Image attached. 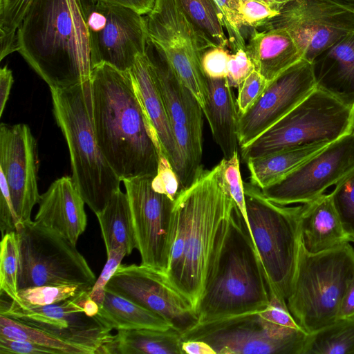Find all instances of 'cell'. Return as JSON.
Listing matches in <instances>:
<instances>
[{
	"label": "cell",
	"mask_w": 354,
	"mask_h": 354,
	"mask_svg": "<svg viewBox=\"0 0 354 354\" xmlns=\"http://www.w3.org/2000/svg\"><path fill=\"white\" fill-rule=\"evenodd\" d=\"M223 158L176 196L172 209L169 281L194 308L203 292L221 230L235 203L225 185Z\"/></svg>",
	"instance_id": "cell-1"
},
{
	"label": "cell",
	"mask_w": 354,
	"mask_h": 354,
	"mask_svg": "<svg viewBox=\"0 0 354 354\" xmlns=\"http://www.w3.org/2000/svg\"><path fill=\"white\" fill-rule=\"evenodd\" d=\"M93 121L97 143L122 180L156 176L161 150L131 74L107 64L92 68Z\"/></svg>",
	"instance_id": "cell-2"
},
{
	"label": "cell",
	"mask_w": 354,
	"mask_h": 354,
	"mask_svg": "<svg viewBox=\"0 0 354 354\" xmlns=\"http://www.w3.org/2000/svg\"><path fill=\"white\" fill-rule=\"evenodd\" d=\"M96 0H33L17 30L18 52L50 89L91 77L88 21Z\"/></svg>",
	"instance_id": "cell-3"
},
{
	"label": "cell",
	"mask_w": 354,
	"mask_h": 354,
	"mask_svg": "<svg viewBox=\"0 0 354 354\" xmlns=\"http://www.w3.org/2000/svg\"><path fill=\"white\" fill-rule=\"evenodd\" d=\"M269 303L266 273L235 205L218 239L196 306L199 322L259 312Z\"/></svg>",
	"instance_id": "cell-4"
},
{
	"label": "cell",
	"mask_w": 354,
	"mask_h": 354,
	"mask_svg": "<svg viewBox=\"0 0 354 354\" xmlns=\"http://www.w3.org/2000/svg\"><path fill=\"white\" fill-rule=\"evenodd\" d=\"M50 90L53 114L69 151L72 179L85 203L97 214L120 189L122 180L97 141L90 79L68 88Z\"/></svg>",
	"instance_id": "cell-5"
},
{
	"label": "cell",
	"mask_w": 354,
	"mask_h": 354,
	"mask_svg": "<svg viewBox=\"0 0 354 354\" xmlns=\"http://www.w3.org/2000/svg\"><path fill=\"white\" fill-rule=\"evenodd\" d=\"M348 243L311 253L300 241L294 283L286 304L296 322L308 334L338 319L342 298L354 279V249Z\"/></svg>",
	"instance_id": "cell-6"
},
{
	"label": "cell",
	"mask_w": 354,
	"mask_h": 354,
	"mask_svg": "<svg viewBox=\"0 0 354 354\" xmlns=\"http://www.w3.org/2000/svg\"><path fill=\"white\" fill-rule=\"evenodd\" d=\"M249 233L268 281L269 292L286 304L294 283L299 247L301 205L276 204L261 189L244 183Z\"/></svg>",
	"instance_id": "cell-7"
},
{
	"label": "cell",
	"mask_w": 354,
	"mask_h": 354,
	"mask_svg": "<svg viewBox=\"0 0 354 354\" xmlns=\"http://www.w3.org/2000/svg\"><path fill=\"white\" fill-rule=\"evenodd\" d=\"M354 131V106L315 88L273 126L241 148L251 158L319 143L330 144Z\"/></svg>",
	"instance_id": "cell-8"
},
{
	"label": "cell",
	"mask_w": 354,
	"mask_h": 354,
	"mask_svg": "<svg viewBox=\"0 0 354 354\" xmlns=\"http://www.w3.org/2000/svg\"><path fill=\"white\" fill-rule=\"evenodd\" d=\"M18 288L59 284L93 286L96 279L76 245L57 231L32 220L16 227Z\"/></svg>",
	"instance_id": "cell-9"
},
{
	"label": "cell",
	"mask_w": 354,
	"mask_h": 354,
	"mask_svg": "<svg viewBox=\"0 0 354 354\" xmlns=\"http://www.w3.org/2000/svg\"><path fill=\"white\" fill-rule=\"evenodd\" d=\"M145 19L149 41L203 111L208 88L201 59L213 46L196 30L176 0H155Z\"/></svg>",
	"instance_id": "cell-10"
},
{
	"label": "cell",
	"mask_w": 354,
	"mask_h": 354,
	"mask_svg": "<svg viewBox=\"0 0 354 354\" xmlns=\"http://www.w3.org/2000/svg\"><path fill=\"white\" fill-rule=\"evenodd\" d=\"M308 334L273 323L259 311L198 322L181 339L204 341L216 354H303Z\"/></svg>",
	"instance_id": "cell-11"
},
{
	"label": "cell",
	"mask_w": 354,
	"mask_h": 354,
	"mask_svg": "<svg viewBox=\"0 0 354 354\" xmlns=\"http://www.w3.org/2000/svg\"><path fill=\"white\" fill-rule=\"evenodd\" d=\"M269 29L287 31L302 58L311 63L354 31V13L330 0H294L258 30Z\"/></svg>",
	"instance_id": "cell-12"
},
{
	"label": "cell",
	"mask_w": 354,
	"mask_h": 354,
	"mask_svg": "<svg viewBox=\"0 0 354 354\" xmlns=\"http://www.w3.org/2000/svg\"><path fill=\"white\" fill-rule=\"evenodd\" d=\"M90 290L59 303L42 306H21L1 299L0 315L42 330L75 345L86 354H100L112 337L110 328L85 311Z\"/></svg>",
	"instance_id": "cell-13"
},
{
	"label": "cell",
	"mask_w": 354,
	"mask_h": 354,
	"mask_svg": "<svg viewBox=\"0 0 354 354\" xmlns=\"http://www.w3.org/2000/svg\"><path fill=\"white\" fill-rule=\"evenodd\" d=\"M88 26L92 68L104 63L129 71L136 57L146 52L148 35L145 15L132 8L96 0Z\"/></svg>",
	"instance_id": "cell-14"
},
{
	"label": "cell",
	"mask_w": 354,
	"mask_h": 354,
	"mask_svg": "<svg viewBox=\"0 0 354 354\" xmlns=\"http://www.w3.org/2000/svg\"><path fill=\"white\" fill-rule=\"evenodd\" d=\"M353 169L354 131L330 143L261 192L276 204H304L324 194Z\"/></svg>",
	"instance_id": "cell-15"
},
{
	"label": "cell",
	"mask_w": 354,
	"mask_h": 354,
	"mask_svg": "<svg viewBox=\"0 0 354 354\" xmlns=\"http://www.w3.org/2000/svg\"><path fill=\"white\" fill-rule=\"evenodd\" d=\"M105 289L160 315L181 334L199 322L192 302L152 267L120 264Z\"/></svg>",
	"instance_id": "cell-16"
},
{
	"label": "cell",
	"mask_w": 354,
	"mask_h": 354,
	"mask_svg": "<svg viewBox=\"0 0 354 354\" xmlns=\"http://www.w3.org/2000/svg\"><path fill=\"white\" fill-rule=\"evenodd\" d=\"M154 176L122 180L131 208L141 264L166 272L171 248L174 201L152 186Z\"/></svg>",
	"instance_id": "cell-17"
},
{
	"label": "cell",
	"mask_w": 354,
	"mask_h": 354,
	"mask_svg": "<svg viewBox=\"0 0 354 354\" xmlns=\"http://www.w3.org/2000/svg\"><path fill=\"white\" fill-rule=\"evenodd\" d=\"M315 88L312 64L304 59L271 82L254 105L239 115L241 149L283 118Z\"/></svg>",
	"instance_id": "cell-18"
},
{
	"label": "cell",
	"mask_w": 354,
	"mask_h": 354,
	"mask_svg": "<svg viewBox=\"0 0 354 354\" xmlns=\"http://www.w3.org/2000/svg\"><path fill=\"white\" fill-rule=\"evenodd\" d=\"M0 173L7 182L19 223L31 220L39 201L36 140L25 124L0 125Z\"/></svg>",
	"instance_id": "cell-19"
},
{
	"label": "cell",
	"mask_w": 354,
	"mask_h": 354,
	"mask_svg": "<svg viewBox=\"0 0 354 354\" xmlns=\"http://www.w3.org/2000/svg\"><path fill=\"white\" fill-rule=\"evenodd\" d=\"M35 221L52 228L77 244L87 225L85 202L72 177L63 176L40 196Z\"/></svg>",
	"instance_id": "cell-20"
},
{
	"label": "cell",
	"mask_w": 354,
	"mask_h": 354,
	"mask_svg": "<svg viewBox=\"0 0 354 354\" xmlns=\"http://www.w3.org/2000/svg\"><path fill=\"white\" fill-rule=\"evenodd\" d=\"M136 93L160 150L177 174L180 161L167 113L155 79L153 64L146 52L136 57L129 70Z\"/></svg>",
	"instance_id": "cell-21"
},
{
	"label": "cell",
	"mask_w": 354,
	"mask_h": 354,
	"mask_svg": "<svg viewBox=\"0 0 354 354\" xmlns=\"http://www.w3.org/2000/svg\"><path fill=\"white\" fill-rule=\"evenodd\" d=\"M311 64L316 88L354 106V31L319 54Z\"/></svg>",
	"instance_id": "cell-22"
},
{
	"label": "cell",
	"mask_w": 354,
	"mask_h": 354,
	"mask_svg": "<svg viewBox=\"0 0 354 354\" xmlns=\"http://www.w3.org/2000/svg\"><path fill=\"white\" fill-rule=\"evenodd\" d=\"M300 236L304 248L311 253L349 242L330 193L301 204Z\"/></svg>",
	"instance_id": "cell-23"
},
{
	"label": "cell",
	"mask_w": 354,
	"mask_h": 354,
	"mask_svg": "<svg viewBox=\"0 0 354 354\" xmlns=\"http://www.w3.org/2000/svg\"><path fill=\"white\" fill-rule=\"evenodd\" d=\"M245 51L254 69L269 83L301 60V53L283 29L253 28Z\"/></svg>",
	"instance_id": "cell-24"
},
{
	"label": "cell",
	"mask_w": 354,
	"mask_h": 354,
	"mask_svg": "<svg viewBox=\"0 0 354 354\" xmlns=\"http://www.w3.org/2000/svg\"><path fill=\"white\" fill-rule=\"evenodd\" d=\"M208 97L203 114L212 136L224 158L230 159L238 151L239 113L236 99L227 77H207Z\"/></svg>",
	"instance_id": "cell-25"
},
{
	"label": "cell",
	"mask_w": 354,
	"mask_h": 354,
	"mask_svg": "<svg viewBox=\"0 0 354 354\" xmlns=\"http://www.w3.org/2000/svg\"><path fill=\"white\" fill-rule=\"evenodd\" d=\"M181 344V333L174 328L120 330L103 345L100 354H183Z\"/></svg>",
	"instance_id": "cell-26"
},
{
	"label": "cell",
	"mask_w": 354,
	"mask_h": 354,
	"mask_svg": "<svg viewBox=\"0 0 354 354\" xmlns=\"http://www.w3.org/2000/svg\"><path fill=\"white\" fill-rule=\"evenodd\" d=\"M96 317L111 330L172 328L160 315L107 289Z\"/></svg>",
	"instance_id": "cell-27"
},
{
	"label": "cell",
	"mask_w": 354,
	"mask_h": 354,
	"mask_svg": "<svg viewBox=\"0 0 354 354\" xmlns=\"http://www.w3.org/2000/svg\"><path fill=\"white\" fill-rule=\"evenodd\" d=\"M328 145L313 144L249 158L245 162L250 172V183L263 189L286 176Z\"/></svg>",
	"instance_id": "cell-28"
},
{
	"label": "cell",
	"mask_w": 354,
	"mask_h": 354,
	"mask_svg": "<svg viewBox=\"0 0 354 354\" xmlns=\"http://www.w3.org/2000/svg\"><path fill=\"white\" fill-rule=\"evenodd\" d=\"M106 252L119 247L129 255L136 248L134 225L126 192L115 191L102 211L95 214Z\"/></svg>",
	"instance_id": "cell-29"
},
{
	"label": "cell",
	"mask_w": 354,
	"mask_h": 354,
	"mask_svg": "<svg viewBox=\"0 0 354 354\" xmlns=\"http://www.w3.org/2000/svg\"><path fill=\"white\" fill-rule=\"evenodd\" d=\"M303 354H354V317L308 334Z\"/></svg>",
	"instance_id": "cell-30"
},
{
	"label": "cell",
	"mask_w": 354,
	"mask_h": 354,
	"mask_svg": "<svg viewBox=\"0 0 354 354\" xmlns=\"http://www.w3.org/2000/svg\"><path fill=\"white\" fill-rule=\"evenodd\" d=\"M196 30L212 46H230L214 0H176Z\"/></svg>",
	"instance_id": "cell-31"
},
{
	"label": "cell",
	"mask_w": 354,
	"mask_h": 354,
	"mask_svg": "<svg viewBox=\"0 0 354 354\" xmlns=\"http://www.w3.org/2000/svg\"><path fill=\"white\" fill-rule=\"evenodd\" d=\"M0 336L33 342L53 348L61 354H86L80 348L64 342L42 330L0 315Z\"/></svg>",
	"instance_id": "cell-32"
},
{
	"label": "cell",
	"mask_w": 354,
	"mask_h": 354,
	"mask_svg": "<svg viewBox=\"0 0 354 354\" xmlns=\"http://www.w3.org/2000/svg\"><path fill=\"white\" fill-rule=\"evenodd\" d=\"M33 0H0V59L18 51L17 30Z\"/></svg>",
	"instance_id": "cell-33"
},
{
	"label": "cell",
	"mask_w": 354,
	"mask_h": 354,
	"mask_svg": "<svg viewBox=\"0 0 354 354\" xmlns=\"http://www.w3.org/2000/svg\"><path fill=\"white\" fill-rule=\"evenodd\" d=\"M92 286L87 284H59L30 287L19 290L17 297L13 301L21 306L51 305L90 290Z\"/></svg>",
	"instance_id": "cell-34"
},
{
	"label": "cell",
	"mask_w": 354,
	"mask_h": 354,
	"mask_svg": "<svg viewBox=\"0 0 354 354\" xmlns=\"http://www.w3.org/2000/svg\"><path fill=\"white\" fill-rule=\"evenodd\" d=\"M0 248V290L11 300H15L19 290V257L16 232L6 233L2 236Z\"/></svg>",
	"instance_id": "cell-35"
},
{
	"label": "cell",
	"mask_w": 354,
	"mask_h": 354,
	"mask_svg": "<svg viewBox=\"0 0 354 354\" xmlns=\"http://www.w3.org/2000/svg\"><path fill=\"white\" fill-rule=\"evenodd\" d=\"M330 194L344 229L348 234L354 233V169Z\"/></svg>",
	"instance_id": "cell-36"
},
{
	"label": "cell",
	"mask_w": 354,
	"mask_h": 354,
	"mask_svg": "<svg viewBox=\"0 0 354 354\" xmlns=\"http://www.w3.org/2000/svg\"><path fill=\"white\" fill-rule=\"evenodd\" d=\"M223 28L229 35V44L234 51L245 48L246 43L241 30L243 27L239 14V0H214Z\"/></svg>",
	"instance_id": "cell-37"
},
{
	"label": "cell",
	"mask_w": 354,
	"mask_h": 354,
	"mask_svg": "<svg viewBox=\"0 0 354 354\" xmlns=\"http://www.w3.org/2000/svg\"><path fill=\"white\" fill-rule=\"evenodd\" d=\"M223 176L227 191L240 211L249 231L244 183H243L240 171V161L238 151L230 159H225Z\"/></svg>",
	"instance_id": "cell-38"
},
{
	"label": "cell",
	"mask_w": 354,
	"mask_h": 354,
	"mask_svg": "<svg viewBox=\"0 0 354 354\" xmlns=\"http://www.w3.org/2000/svg\"><path fill=\"white\" fill-rule=\"evenodd\" d=\"M238 10L243 26L256 29L263 26L280 10L261 0H239Z\"/></svg>",
	"instance_id": "cell-39"
},
{
	"label": "cell",
	"mask_w": 354,
	"mask_h": 354,
	"mask_svg": "<svg viewBox=\"0 0 354 354\" xmlns=\"http://www.w3.org/2000/svg\"><path fill=\"white\" fill-rule=\"evenodd\" d=\"M269 84L255 69L251 72L238 87L236 102L239 115L245 113L254 105Z\"/></svg>",
	"instance_id": "cell-40"
},
{
	"label": "cell",
	"mask_w": 354,
	"mask_h": 354,
	"mask_svg": "<svg viewBox=\"0 0 354 354\" xmlns=\"http://www.w3.org/2000/svg\"><path fill=\"white\" fill-rule=\"evenodd\" d=\"M106 253V262L89 293L90 298L95 301L100 306L103 303L105 288L107 283L121 264L123 258L127 255L126 250L122 247L111 250Z\"/></svg>",
	"instance_id": "cell-41"
},
{
	"label": "cell",
	"mask_w": 354,
	"mask_h": 354,
	"mask_svg": "<svg viewBox=\"0 0 354 354\" xmlns=\"http://www.w3.org/2000/svg\"><path fill=\"white\" fill-rule=\"evenodd\" d=\"M230 55L228 50L222 46H213L205 50L202 55L201 64L206 77L227 78Z\"/></svg>",
	"instance_id": "cell-42"
},
{
	"label": "cell",
	"mask_w": 354,
	"mask_h": 354,
	"mask_svg": "<svg viewBox=\"0 0 354 354\" xmlns=\"http://www.w3.org/2000/svg\"><path fill=\"white\" fill-rule=\"evenodd\" d=\"M152 186L158 192L175 201L180 193V185L175 171L165 155L160 152L158 173L153 178Z\"/></svg>",
	"instance_id": "cell-43"
},
{
	"label": "cell",
	"mask_w": 354,
	"mask_h": 354,
	"mask_svg": "<svg viewBox=\"0 0 354 354\" xmlns=\"http://www.w3.org/2000/svg\"><path fill=\"white\" fill-rule=\"evenodd\" d=\"M254 69L245 48H239L230 55L228 62L227 80L232 87L238 88Z\"/></svg>",
	"instance_id": "cell-44"
},
{
	"label": "cell",
	"mask_w": 354,
	"mask_h": 354,
	"mask_svg": "<svg viewBox=\"0 0 354 354\" xmlns=\"http://www.w3.org/2000/svg\"><path fill=\"white\" fill-rule=\"evenodd\" d=\"M0 229L2 236L15 232L19 223L12 203L8 186L3 175L0 173Z\"/></svg>",
	"instance_id": "cell-45"
},
{
	"label": "cell",
	"mask_w": 354,
	"mask_h": 354,
	"mask_svg": "<svg viewBox=\"0 0 354 354\" xmlns=\"http://www.w3.org/2000/svg\"><path fill=\"white\" fill-rule=\"evenodd\" d=\"M0 354H61L57 350L22 339L0 336Z\"/></svg>",
	"instance_id": "cell-46"
},
{
	"label": "cell",
	"mask_w": 354,
	"mask_h": 354,
	"mask_svg": "<svg viewBox=\"0 0 354 354\" xmlns=\"http://www.w3.org/2000/svg\"><path fill=\"white\" fill-rule=\"evenodd\" d=\"M13 83L12 73L8 66L0 70V116L2 115Z\"/></svg>",
	"instance_id": "cell-47"
},
{
	"label": "cell",
	"mask_w": 354,
	"mask_h": 354,
	"mask_svg": "<svg viewBox=\"0 0 354 354\" xmlns=\"http://www.w3.org/2000/svg\"><path fill=\"white\" fill-rule=\"evenodd\" d=\"M354 317V279L349 284L340 304L338 319Z\"/></svg>",
	"instance_id": "cell-48"
},
{
	"label": "cell",
	"mask_w": 354,
	"mask_h": 354,
	"mask_svg": "<svg viewBox=\"0 0 354 354\" xmlns=\"http://www.w3.org/2000/svg\"><path fill=\"white\" fill-rule=\"evenodd\" d=\"M181 349L183 354H216L209 344L198 339L182 341Z\"/></svg>",
	"instance_id": "cell-49"
},
{
	"label": "cell",
	"mask_w": 354,
	"mask_h": 354,
	"mask_svg": "<svg viewBox=\"0 0 354 354\" xmlns=\"http://www.w3.org/2000/svg\"><path fill=\"white\" fill-rule=\"evenodd\" d=\"M106 2L126 6L133 9L142 15L149 13L152 9L155 0H103Z\"/></svg>",
	"instance_id": "cell-50"
},
{
	"label": "cell",
	"mask_w": 354,
	"mask_h": 354,
	"mask_svg": "<svg viewBox=\"0 0 354 354\" xmlns=\"http://www.w3.org/2000/svg\"><path fill=\"white\" fill-rule=\"evenodd\" d=\"M354 13V0H330Z\"/></svg>",
	"instance_id": "cell-51"
},
{
	"label": "cell",
	"mask_w": 354,
	"mask_h": 354,
	"mask_svg": "<svg viewBox=\"0 0 354 354\" xmlns=\"http://www.w3.org/2000/svg\"><path fill=\"white\" fill-rule=\"evenodd\" d=\"M267 3L281 10L284 5L294 0H265Z\"/></svg>",
	"instance_id": "cell-52"
},
{
	"label": "cell",
	"mask_w": 354,
	"mask_h": 354,
	"mask_svg": "<svg viewBox=\"0 0 354 354\" xmlns=\"http://www.w3.org/2000/svg\"><path fill=\"white\" fill-rule=\"evenodd\" d=\"M348 241L354 243V233L348 234Z\"/></svg>",
	"instance_id": "cell-53"
},
{
	"label": "cell",
	"mask_w": 354,
	"mask_h": 354,
	"mask_svg": "<svg viewBox=\"0 0 354 354\" xmlns=\"http://www.w3.org/2000/svg\"><path fill=\"white\" fill-rule=\"evenodd\" d=\"M261 1H263L266 2L265 0H261ZM266 3H267V2H266ZM269 4H270V3H269Z\"/></svg>",
	"instance_id": "cell-54"
}]
</instances>
